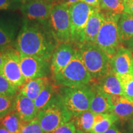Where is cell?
<instances>
[{
	"instance_id": "obj_7",
	"label": "cell",
	"mask_w": 133,
	"mask_h": 133,
	"mask_svg": "<svg viewBox=\"0 0 133 133\" xmlns=\"http://www.w3.org/2000/svg\"><path fill=\"white\" fill-rule=\"evenodd\" d=\"M100 9L82 1L69 6L70 42L76 47L84 43V31L91 15Z\"/></svg>"
},
{
	"instance_id": "obj_41",
	"label": "cell",
	"mask_w": 133,
	"mask_h": 133,
	"mask_svg": "<svg viewBox=\"0 0 133 133\" xmlns=\"http://www.w3.org/2000/svg\"><path fill=\"white\" fill-rule=\"evenodd\" d=\"M45 1H49V2L54 3H57L59 2V0H45Z\"/></svg>"
},
{
	"instance_id": "obj_25",
	"label": "cell",
	"mask_w": 133,
	"mask_h": 133,
	"mask_svg": "<svg viewBox=\"0 0 133 133\" xmlns=\"http://www.w3.org/2000/svg\"><path fill=\"white\" fill-rule=\"evenodd\" d=\"M99 8L103 12L121 14L124 11V1L123 0H101Z\"/></svg>"
},
{
	"instance_id": "obj_37",
	"label": "cell",
	"mask_w": 133,
	"mask_h": 133,
	"mask_svg": "<svg viewBox=\"0 0 133 133\" xmlns=\"http://www.w3.org/2000/svg\"><path fill=\"white\" fill-rule=\"evenodd\" d=\"M79 1L87 3V4L91 5V6L99 8L100 1L101 0H79Z\"/></svg>"
},
{
	"instance_id": "obj_12",
	"label": "cell",
	"mask_w": 133,
	"mask_h": 133,
	"mask_svg": "<svg viewBox=\"0 0 133 133\" xmlns=\"http://www.w3.org/2000/svg\"><path fill=\"white\" fill-rule=\"evenodd\" d=\"M77 47L71 42L58 44L52 53L50 62L52 75L62 70L70 62Z\"/></svg>"
},
{
	"instance_id": "obj_43",
	"label": "cell",
	"mask_w": 133,
	"mask_h": 133,
	"mask_svg": "<svg viewBox=\"0 0 133 133\" xmlns=\"http://www.w3.org/2000/svg\"><path fill=\"white\" fill-rule=\"evenodd\" d=\"M75 133H86V132H83V131H81V130H79V129H76V132H75Z\"/></svg>"
},
{
	"instance_id": "obj_1",
	"label": "cell",
	"mask_w": 133,
	"mask_h": 133,
	"mask_svg": "<svg viewBox=\"0 0 133 133\" xmlns=\"http://www.w3.org/2000/svg\"><path fill=\"white\" fill-rule=\"evenodd\" d=\"M58 44L53 35L49 20L25 19L14 43L21 54L37 56L50 61Z\"/></svg>"
},
{
	"instance_id": "obj_34",
	"label": "cell",
	"mask_w": 133,
	"mask_h": 133,
	"mask_svg": "<svg viewBox=\"0 0 133 133\" xmlns=\"http://www.w3.org/2000/svg\"><path fill=\"white\" fill-rule=\"evenodd\" d=\"M104 133H125L116 125V123L113 124Z\"/></svg>"
},
{
	"instance_id": "obj_22",
	"label": "cell",
	"mask_w": 133,
	"mask_h": 133,
	"mask_svg": "<svg viewBox=\"0 0 133 133\" xmlns=\"http://www.w3.org/2000/svg\"><path fill=\"white\" fill-rule=\"evenodd\" d=\"M24 123L18 113L14 110L4 116L1 119L0 124L11 133H20Z\"/></svg>"
},
{
	"instance_id": "obj_26",
	"label": "cell",
	"mask_w": 133,
	"mask_h": 133,
	"mask_svg": "<svg viewBox=\"0 0 133 133\" xmlns=\"http://www.w3.org/2000/svg\"><path fill=\"white\" fill-rule=\"evenodd\" d=\"M118 120L117 116L114 112L106 113L105 117L99 123L93 125L90 133H104L108 129Z\"/></svg>"
},
{
	"instance_id": "obj_15",
	"label": "cell",
	"mask_w": 133,
	"mask_h": 133,
	"mask_svg": "<svg viewBox=\"0 0 133 133\" xmlns=\"http://www.w3.org/2000/svg\"><path fill=\"white\" fill-rule=\"evenodd\" d=\"M95 86L100 91L109 95L123 96L122 86L119 76L111 69L105 75L96 81Z\"/></svg>"
},
{
	"instance_id": "obj_23",
	"label": "cell",
	"mask_w": 133,
	"mask_h": 133,
	"mask_svg": "<svg viewBox=\"0 0 133 133\" xmlns=\"http://www.w3.org/2000/svg\"><path fill=\"white\" fill-rule=\"evenodd\" d=\"M113 112L121 122H125L133 116V102L123 97L121 101L114 107Z\"/></svg>"
},
{
	"instance_id": "obj_24",
	"label": "cell",
	"mask_w": 133,
	"mask_h": 133,
	"mask_svg": "<svg viewBox=\"0 0 133 133\" xmlns=\"http://www.w3.org/2000/svg\"><path fill=\"white\" fill-rule=\"evenodd\" d=\"M59 86L56 85L54 83L49 82L41 91L39 96L34 101L35 105L38 111L47 104V103L53 97L58 91Z\"/></svg>"
},
{
	"instance_id": "obj_32",
	"label": "cell",
	"mask_w": 133,
	"mask_h": 133,
	"mask_svg": "<svg viewBox=\"0 0 133 133\" xmlns=\"http://www.w3.org/2000/svg\"><path fill=\"white\" fill-rule=\"evenodd\" d=\"M76 130L74 121L71 119L62 125L60 126L52 133H75Z\"/></svg>"
},
{
	"instance_id": "obj_17",
	"label": "cell",
	"mask_w": 133,
	"mask_h": 133,
	"mask_svg": "<svg viewBox=\"0 0 133 133\" xmlns=\"http://www.w3.org/2000/svg\"><path fill=\"white\" fill-rule=\"evenodd\" d=\"M94 91V96L89 109L91 112L95 114L113 112L114 106L111 102L110 95L100 91L96 86Z\"/></svg>"
},
{
	"instance_id": "obj_31",
	"label": "cell",
	"mask_w": 133,
	"mask_h": 133,
	"mask_svg": "<svg viewBox=\"0 0 133 133\" xmlns=\"http://www.w3.org/2000/svg\"><path fill=\"white\" fill-rule=\"evenodd\" d=\"M25 0H0V10H16L21 8Z\"/></svg>"
},
{
	"instance_id": "obj_46",
	"label": "cell",
	"mask_w": 133,
	"mask_h": 133,
	"mask_svg": "<svg viewBox=\"0 0 133 133\" xmlns=\"http://www.w3.org/2000/svg\"><path fill=\"white\" fill-rule=\"evenodd\" d=\"M123 1H128V0H123Z\"/></svg>"
},
{
	"instance_id": "obj_6",
	"label": "cell",
	"mask_w": 133,
	"mask_h": 133,
	"mask_svg": "<svg viewBox=\"0 0 133 133\" xmlns=\"http://www.w3.org/2000/svg\"><path fill=\"white\" fill-rule=\"evenodd\" d=\"M104 21L95 44L111 58L120 47L118 22L121 14L110 12H104Z\"/></svg>"
},
{
	"instance_id": "obj_8",
	"label": "cell",
	"mask_w": 133,
	"mask_h": 133,
	"mask_svg": "<svg viewBox=\"0 0 133 133\" xmlns=\"http://www.w3.org/2000/svg\"><path fill=\"white\" fill-rule=\"evenodd\" d=\"M50 27L58 44L70 42L69 7L56 3L49 19Z\"/></svg>"
},
{
	"instance_id": "obj_10",
	"label": "cell",
	"mask_w": 133,
	"mask_h": 133,
	"mask_svg": "<svg viewBox=\"0 0 133 133\" xmlns=\"http://www.w3.org/2000/svg\"><path fill=\"white\" fill-rule=\"evenodd\" d=\"M21 69L26 82L38 78L48 77L51 72L49 61L27 55L21 54Z\"/></svg>"
},
{
	"instance_id": "obj_5",
	"label": "cell",
	"mask_w": 133,
	"mask_h": 133,
	"mask_svg": "<svg viewBox=\"0 0 133 133\" xmlns=\"http://www.w3.org/2000/svg\"><path fill=\"white\" fill-rule=\"evenodd\" d=\"M77 48L93 81H98L110 70V58L97 44L83 43Z\"/></svg>"
},
{
	"instance_id": "obj_42",
	"label": "cell",
	"mask_w": 133,
	"mask_h": 133,
	"mask_svg": "<svg viewBox=\"0 0 133 133\" xmlns=\"http://www.w3.org/2000/svg\"><path fill=\"white\" fill-rule=\"evenodd\" d=\"M131 128H132V129L133 131V116H132V117L131 118Z\"/></svg>"
},
{
	"instance_id": "obj_38",
	"label": "cell",
	"mask_w": 133,
	"mask_h": 133,
	"mask_svg": "<svg viewBox=\"0 0 133 133\" xmlns=\"http://www.w3.org/2000/svg\"><path fill=\"white\" fill-rule=\"evenodd\" d=\"M6 49L0 50V69L2 66L6 58Z\"/></svg>"
},
{
	"instance_id": "obj_19",
	"label": "cell",
	"mask_w": 133,
	"mask_h": 133,
	"mask_svg": "<svg viewBox=\"0 0 133 133\" xmlns=\"http://www.w3.org/2000/svg\"><path fill=\"white\" fill-rule=\"evenodd\" d=\"M16 32V26L13 23L0 19V50L12 46Z\"/></svg>"
},
{
	"instance_id": "obj_2",
	"label": "cell",
	"mask_w": 133,
	"mask_h": 133,
	"mask_svg": "<svg viewBox=\"0 0 133 133\" xmlns=\"http://www.w3.org/2000/svg\"><path fill=\"white\" fill-rule=\"evenodd\" d=\"M54 83L59 86L88 85L93 81L86 69L78 48L67 65L53 75Z\"/></svg>"
},
{
	"instance_id": "obj_35",
	"label": "cell",
	"mask_w": 133,
	"mask_h": 133,
	"mask_svg": "<svg viewBox=\"0 0 133 133\" xmlns=\"http://www.w3.org/2000/svg\"><path fill=\"white\" fill-rule=\"evenodd\" d=\"M111 102L114 106L116 105L118 103L121 101V99L123 98V96L122 95H117V94H113V95H110Z\"/></svg>"
},
{
	"instance_id": "obj_29",
	"label": "cell",
	"mask_w": 133,
	"mask_h": 133,
	"mask_svg": "<svg viewBox=\"0 0 133 133\" xmlns=\"http://www.w3.org/2000/svg\"><path fill=\"white\" fill-rule=\"evenodd\" d=\"M20 133H44L38 118L24 123Z\"/></svg>"
},
{
	"instance_id": "obj_14",
	"label": "cell",
	"mask_w": 133,
	"mask_h": 133,
	"mask_svg": "<svg viewBox=\"0 0 133 133\" xmlns=\"http://www.w3.org/2000/svg\"><path fill=\"white\" fill-rule=\"evenodd\" d=\"M15 110L25 123L29 122L38 116V110L35 105L34 101L21 92L17 93L16 95Z\"/></svg>"
},
{
	"instance_id": "obj_4",
	"label": "cell",
	"mask_w": 133,
	"mask_h": 133,
	"mask_svg": "<svg viewBox=\"0 0 133 133\" xmlns=\"http://www.w3.org/2000/svg\"><path fill=\"white\" fill-rule=\"evenodd\" d=\"M59 92L63 102L71 118L90 109V105L94 96L92 86H59Z\"/></svg>"
},
{
	"instance_id": "obj_40",
	"label": "cell",
	"mask_w": 133,
	"mask_h": 133,
	"mask_svg": "<svg viewBox=\"0 0 133 133\" xmlns=\"http://www.w3.org/2000/svg\"><path fill=\"white\" fill-rule=\"evenodd\" d=\"M129 46L130 47L131 50L133 51V38L129 41Z\"/></svg>"
},
{
	"instance_id": "obj_44",
	"label": "cell",
	"mask_w": 133,
	"mask_h": 133,
	"mask_svg": "<svg viewBox=\"0 0 133 133\" xmlns=\"http://www.w3.org/2000/svg\"><path fill=\"white\" fill-rule=\"evenodd\" d=\"M131 74L133 75V60H132V71H131Z\"/></svg>"
},
{
	"instance_id": "obj_39",
	"label": "cell",
	"mask_w": 133,
	"mask_h": 133,
	"mask_svg": "<svg viewBox=\"0 0 133 133\" xmlns=\"http://www.w3.org/2000/svg\"><path fill=\"white\" fill-rule=\"evenodd\" d=\"M0 133H11L7 129L5 128L2 124H0Z\"/></svg>"
},
{
	"instance_id": "obj_45",
	"label": "cell",
	"mask_w": 133,
	"mask_h": 133,
	"mask_svg": "<svg viewBox=\"0 0 133 133\" xmlns=\"http://www.w3.org/2000/svg\"><path fill=\"white\" fill-rule=\"evenodd\" d=\"M1 119H2V118H1V117H0V123H1Z\"/></svg>"
},
{
	"instance_id": "obj_36",
	"label": "cell",
	"mask_w": 133,
	"mask_h": 133,
	"mask_svg": "<svg viewBox=\"0 0 133 133\" xmlns=\"http://www.w3.org/2000/svg\"><path fill=\"white\" fill-rule=\"evenodd\" d=\"M79 0H59V2L57 3H59V4L65 5V6H70L71 5L75 4V3L78 2Z\"/></svg>"
},
{
	"instance_id": "obj_11",
	"label": "cell",
	"mask_w": 133,
	"mask_h": 133,
	"mask_svg": "<svg viewBox=\"0 0 133 133\" xmlns=\"http://www.w3.org/2000/svg\"><path fill=\"white\" fill-rule=\"evenodd\" d=\"M55 4L45 0H25L20 9L25 19L47 21Z\"/></svg>"
},
{
	"instance_id": "obj_30",
	"label": "cell",
	"mask_w": 133,
	"mask_h": 133,
	"mask_svg": "<svg viewBox=\"0 0 133 133\" xmlns=\"http://www.w3.org/2000/svg\"><path fill=\"white\" fill-rule=\"evenodd\" d=\"M17 91L18 89L0 74V95H17Z\"/></svg>"
},
{
	"instance_id": "obj_16",
	"label": "cell",
	"mask_w": 133,
	"mask_h": 133,
	"mask_svg": "<svg viewBox=\"0 0 133 133\" xmlns=\"http://www.w3.org/2000/svg\"><path fill=\"white\" fill-rule=\"evenodd\" d=\"M104 18V14L101 9L97 10L91 15L84 31L83 43L95 44Z\"/></svg>"
},
{
	"instance_id": "obj_33",
	"label": "cell",
	"mask_w": 133,
	"mask_h": 133,
	"mask_svg": "<svg viewBox=\"0 0 133 133\" xmlns=\"http://www.w3.org/2000/svg\"><path fill=\"white\" fill-rule=\"evenodd\" d=\"M124 12L133 15V0H128V1H124Z\"/></svg>"
},
{
	"instance_id": "obj_9",
	"label": "cell",
	"mask_w": 133,
	"mask_h": 133,
	"mask_svg": "<svg viewBox=\"0 0 133 133\" xmlns=\"http://www.w3.org/2000/svg\"><path fill=\"white\" fill-rule=\"evenodd\" d=\"M0 74L18 90L26 83L21 69V54L12 46L6 49V58Z\"/></svg>"
},
{
	"instance_id": "obj_20",
	"label": "cell",
	"mask_w": 133,
	"mask_h": 133,
	"mask_svg": "<svg viewBox=\"0 0 133 133\" xmlns=\"http://www.w3.org/2000/svg\"><path fill=\"white\" fill-rule=\"evenodd\" d=\"M118 30L121 43L129 41L133 38V15L123 12L118 22Z\"/></svg>"
},
{
	"instance_id": "obj_3",
	"label": "cell",
	"mask_w": 133,
	"mask_h": 133,
	"mask_svg": "<svg viewBox=\"0 0 133 133\" xmlns=\"http://www.w3.org/2000/svg\"><path fill=\"white\" fill-rule=\"evenodd\" d=\"M37 118L44 133H52L60 126L71 119L58 91L47 104L38 111Z\"/></svg>"
},
{
	"instance_id": "obj_13",
	"label": "cell",
	"mask_w": 133,
	"mask_h": 133,
	"mask_svg": "<svg viewBox=\"0 0 133 133\" xmlns=\"http://www.w3.org/2000/svg\"><path fill=\"white\" fill-rule=\"evenodd\" d=\"M132 60V54L130 50L120 46L110 58L111 70L118 76L131 74Z\"/></svg>"
},
{
	"instance_id": "obj_21",
	"label": "cell",
	"mask_w": 133,
	"mask_h": 133,
	"mask_svg": "<svg viewBox=\"0 0 133 133\" xmlns=\"http://www.w3.org/2000/svg\"><path fill=\"white\" fill-rule=\"evenodd\" d=\"M95 114L88 110L71 118L76 128L86 133H90L94 125Z\"/></svg>"
},
{
	"instance_id": "obj_28",
	"label": "cell",
	"mask_w": 133,
	"mask_h": 133,
	"mask_svg": "<svg viewBox=\"0 0 133 133\" xmlns=\"http://www.w3.org/2000/svg\"><path fill=\"white\" fill-rule=\"evenodd\" d=\"M122 86L123 96L133 102V75L128 74L119 76Z\"/></svg>"
},
{
	"instance_id": "obj_27",
	"label": "cell",
	"mask_w": 133,
	"mask_h": 133,
	"mask_svg": "<svg viewBox=\"0 0 133 133\" xmlns=\"http://www.w3.org/2000/svg\"><path fill=\"white\" fill-rule=\"evenodd\" d=\"M16 95H0V117L15 110Z\"/></svg>"
},
{
	"instance_id": "obj_18",
	"label": "cell",
	"mask_w": 133,
	"mask_h": 133,
	"mask_svg": "<svg viewBox=\"0 0 133 133\" xmlns=\"http://www.w3.org/2000/svg\"><path fill=\"white\" fill-rule=\"evenodd\" d=\"M49 82L50 79L48 77L31 79L26 82L20 89L19 92L35 101Z\"/></svg>"
}]
</instances>
